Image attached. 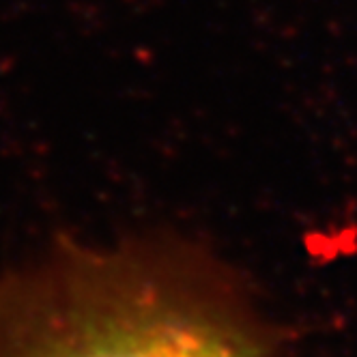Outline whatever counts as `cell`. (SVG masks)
Instances as JSON below:
<instances>
[{"label": "cell", "mask_w": 357, "mask_h": 357, "mask_svg": "<svg viewBox=\"0 0 357 357\" xmlns=\"http://www.w3.org/2000/svg\"><path fill=\"white\" fill-rule=\"evenodd\" d=\"M0 357H278L233 273L196 245L61 239L0 273Z\"/></svg>", "instance_id": "cell-1"}]
</instances>
